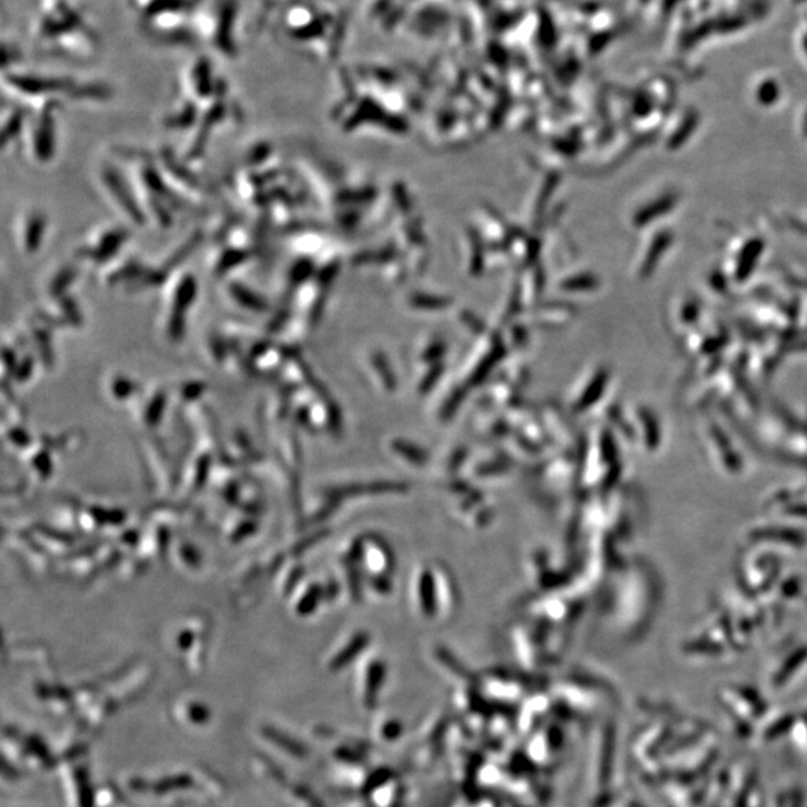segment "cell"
<instances>
[{"mask_svg":"<svg viewBox=\"0 0 807 807\" xmlns=\"http://www.w3.org/2000/svg\"><path fill=\"white\" fill-rule=\"evenodd\" d=\"M29 35L45 56L72 62L93 59L102 47L98 29L74 0H38Z\"/></svg>","mask_w":807,"mask_h":807,"instance_id":"1","label":"cell"},{"mask_svg":"<svg viewBox=\"0 0 807 807\" xmlns=\"http://www.w3.org/2000/svg\"><path fill=\"white\" fill-rule=\"evenodd\" d=\"M213 0H131L142 33L157 44L198 45L199 29Z\"/></svg>","mask_w":807,"mask_h":807,"instance_id":"2","label":"cell"},{"mask_svg":"<svg viewBox=\"0 0 807 807\" xmlns=\"http://www.w3.org/2000/svg\"><path fill=\"white\" fill-rule=\"evenodd\" d=\"M198 295V283L193 274H183L180 280L175 281L169 299L168 319H166V331L174 338L181 337L186 329V311L195 302Z\"/></svg>","mask_w":807,"mask_h":807,"instance_id":"3","label":"cell"},{"mask_svg":"<svg viewBox=\"0 0 807 807\" xmlns=\"http://www.w3.org/2000/svg\"><path fill=\"white\" fill-rule=\"evenodd\" d=\"M56 107H59V101L44 102L33 131V153L41 162L50 160L56 151V123H54Z\"/></svg>","mask_w":807,"mask_h":807,"instance_id":"4","label":"cell"},{"mask_svg":"<svg viewBox=\"0 0 807 807\" xmlns=\"http://www.w3.org/2000/svg\"><path fill=\"white\" fill-rule=\"evenodd\" d=\"M101 177L102 184L107 187V190H110L114 202H116L119 207L123 208L126 216H128L129 219L134 220L136 225H142V223H145L144 211H142V208L139 207L138 202L135 201L134 193L131 192V187H129V184L123 180V177L119 174V171L114 169L111 165H105L104 168L101 169Z\"/></svg>","mask_w":807,"mask_h":807,"instance_id":"5","label":"cell"},{"mask_svg":"<svg viewBox=\"0 0 807 807\" xmlns=\"http://www.w3.org/2000/svg\"><path fill=\"white\" fill-rule=\"evenodd\" d=\"M126 238H128V232L125 229H107V231L101 232L89 246L83 247L78 255L81 259H86L93 264H105L119 253Z\"/></svg>","mask_w":807,"mask_h":807,"instance_id":"6","label":"cell"},{"mask_svg":"<svg viewBox=\"0 0 807 807\" xmlns=\"http://www.w3.org/2000/svg\"><path fill=\"white\" fill-rule=\"evenodd\" d=\"M45 228H47V219L44 214L36 211L26 217L23 228H21V244L27 255L38 252L42 240H44Z\"/></svg>","mask_w":807,"mask_h":807,"instance_id":"7","label":"cell"},{"mask_svg":"<svg viewBox=\"0 0 807 807\" xmlns=\"http://www.w3.org/2000/svg\"><path fill=\"white\" fill-rule=\"evenodd\" d=\"M228 292L232 301L244 310L252 311V313H265L269 310L267 299L246 284L231 283L228 286Z\"/></svg>","mask_w":807,"mask_h":807,"instance_id":"8","label":"cell"},{"mask_svg":"<svg viewBox=\"0 0 807 807\" xmlns=\"http://www.w3.org/2000/svg\"><path fill=\"white\" fill-rule=\"evenodd\" d=\"M24 126V113L20 108H15L9 114L8 120H5L3 125V147L8 144V141L17 138L20 135L21 129Z\"/></svg>","mask_w":807,"mask_h":807,"instance_id":"9","label":"cell"}]
</instances>
